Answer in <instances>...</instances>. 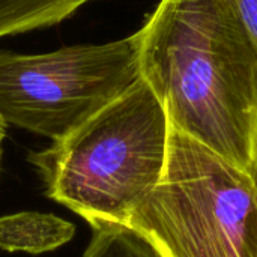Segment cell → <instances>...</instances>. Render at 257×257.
Masks as SVG:
<instances>
[{"instance_id": "6da1fadb", "label": "cell", "mask_w": 257, "mask_h": 257, "mask_svg": "<svg viewBox=\"0 0 257 257\" xmlns=\"http://www.w3.org/2000/svg\"><path fill=\"white\" fill-rule=\"evenodd\" d=\"M137 35L170 126L256 172L257 42L232 2L160 0Z\"/></svg>"}, {"instance_id": "7a4b0ae2", "label": "cell", "mask_w": 257, "mask_h": 257, "mask_svg": "<svg viewBox=\"0 0 257 257\" xmlns=\"http://www.w3.org/2000/svg\"><path fill=\"white\" fill-rule=\"evenodd\" d=\"M170 122L140 77L125 93L29 161L48 197L89 224H126L160 184L169 155Z\"/></svg>"}, {"instance_id": "3957f363", "label": "cell", "mask_w": 257, "mask_h": 257, "mask_svg": "<svg viewBox=\"0 0 257 257\" xmlns=\"http://www.w3.org/2000/svg\"><path fill=\"white\" fill-rule=\"evenodd\" d=\"M126 224L164 257H257V170L172 128L164 175Z\"/></svg>"}, {"instance_id": "277c9868", "label": "cell", "mask_w": 257, "mask_h": 257, "mask_svg": "<svg viewBox=\"0 0 257 257\" xmlns=\"http://www.w3.org/2000/svg\"><path fill=\"white\" fill-rule=\"evenodd\" d=\"M139 35L50 53L0 51V120L60 140L139 78Z\"/></svg>"}, {"instance_id": "5b68a950", "label": "cell", "mask_w": 257, "mask_h": 257, "mask_svg": "<svg viewBox=\"0 0 257 257\" xmlns=\"http://www.w3.org/2000/svg\"><path fill=\"white\" fill-rule=\"evenodd\" d=\"M75 227L53 214L18 212L0 217V248L41 254L71 241Z\"/></svg>"}, {"instance_id": "8992f818", "label": "cell", "mask_w": 257, "mask_h": 257, "mask_svg": "<svg viewBox=\"0 0 257 257\" xmlns=\"http://www.w3.org/2000/svg\"><path fill=\"white\" fill-rule=\"evenodd\" d=\"M90 0H0V38L50 27Z\"/></svg>"}, {"instance_id": "52a82bcc", "label": "cell", "mask_w": 257, "mask_h": 257, "mask_svg": "<svg viewBox=\"0 0 257 257\" xmlns=\"http://www.w3.org/2000/svg\"><path fill=\"white\" fill-rule=\"evenodd\" d=\"M92 238L83 257H164L155 244L128 224H90Z\"/></svg>"}, {"instance_id": "ba28073f", "label": "cell", "mask_w": 257, "mask_h": 257, "mask_svg": "<svg viewBox=\"0 0 257 257\" xmlns=\"http://www.w3.org/2000/svg\"><path fill=\"white\" fill-rule=\"evenodd\" d=\"M230 2L257 42V0H230Z\"/></svg>"}, {"instance_id": "9c48e42d", "label": "cell", "mask_w": 257, "mask_h": 257, "mask_svg": "<svg viewBox=\"0 0 257 257\" xmlns=\"http://www.w3.org/2000/svg\"><path fill=\"white\" fill-rule=\"evenodd\" d=\"M3 136H5V128H0V154H2V140H3Z\"/></svg>"}, {"instance_id": "30bf717a", "label": "cell", "mask_w": 257, "mask_h": 257, "mask_svg": "<svg viewBox=\"0 0 257 257\" xmlns=\"http://www.w3.org/2000/svg\"><path fill=\"white\" fill-rule=\"evenodd\" d=\"M0 128H5V125H3V122L0 120Z\"/></svg>"}]
</instances>
